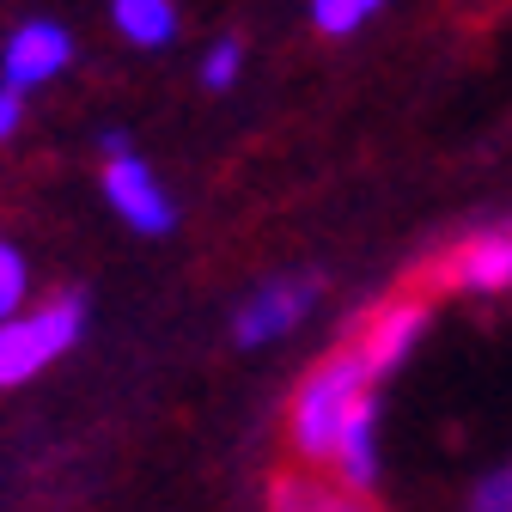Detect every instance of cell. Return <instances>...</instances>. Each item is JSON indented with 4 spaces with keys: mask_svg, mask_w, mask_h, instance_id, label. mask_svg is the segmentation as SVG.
<instances>
[{
    "mask_svg": "<svg viewBox=\"0 0 512 512\" xmlns=\"http://www.w3.org/2000/svg\"><path fill=\"white\" fill-rule=\"evenodd\" d=\"M372 384L378 378H372V366L360 360L354 342L336 348V354H324L305 372V384L293 391V409H287V433H293V452L305 458V470H330L342 433L366 409H378L372 403Z\"/></svg>",
    "mask_w": 512,
    "mask_h": 512,
    "instance_id": "cell-1",
    "label": "cell"
},
{
    "mask_svg": "<svg viewBox=\"0 0 512 512\" xmlns=\"http://www.w3.org/2000/svg\"><path fill=\"white\" fill-rule=\"evenodd\" d=\"M86 305L80 299H49L13 324H0V384H31L49 360H61L80 342Z\"/></svg>",
    "mask_w": 512,
    "mask_h": 512,
    "instance_id": "cell-2",
    "label": "cell"
},
{
    "mask_svg": "<svg viewBox=\"0 0 512 512\" xmlns=\"http://www.w3.org/2000/svg\"><path fill=\"white\" fill-rule=\"evenodd\" d=\"M104 196H110V208L122 214V226H135V232H147V238L171 232V220H177L171 196L159 189V177H153L135 153L104 159Z\"/></svg>",
    "mask_w": 512,
    "mask_h": 512,
    "instance_id": "cell-3",
    "label": "cell"
},
{
    "mask_svg": "<svg viewBox=\"0 0 512 512\" xmlns=\"http://www.w3.org/2000/svg\"><path fill=\"white\" fill-rule=\"evenodd\" d=\"M68 61H74V37L61 31L55 19H31V25H19L7 37V55H0V74H7V80H0V86L31 92V86L55 80Z\"/></svg>",
    "mask_w": 512,
    "mask_h": 512,
    "instance_id": "cell-4",
    "label": "cell"
},
{
    "mask_svg": "<svg viewBox=\"0 0 512 512\" xmlns=\"http://www.w3.org/2000/svg\"><path fill=\"white\" fill-rule=\"evenodd\" d=\"M427 299H391V305H378L372 317H366V330L354 336V348H360V360L372 366V378H384V372H397L409 354H415V342H421V330H427Z\"/></svg>",
    "mask_w": 512,
    "mask_h": 512,
    "instance_id": "cell-5",
    "label": "cell"
},
{
    "mask_svg": "<svg viewBox=\"0 0 512 512\" xmlns=\"http://www.w3.org/2000/svg\"><path fill=\"white\" fill-rule=\"evenodd\" d=\"M317 305V281H269V287H256L244 305H238V342L244 348H263L275 336H287L299 317Z\"/></svg>",
    "mask_w": 512,
    "mask_h": 512,
    "instance_id": "cell-6",
    "label": "cell"
},
{
    "mask_svg": "<svg viewBox=\"0 0 512 512\" xmlns=\"http://www.w3.org/2000/svg\"><path fill=\"white\" fill-rule=\"evenodd\" d=\"M269 512H372L366 494H348L330 470H281L269 482Z\"/></svg>",
    "mask_w": 512,
    "mask_h": 512,
    "instance_id": "cell-7",
    "label": "cell"
},
{
    "mask_svg": "<svg viewBox=\"0 0 512 512\" xmlns=\"http://www.w3.org/2000/svg\"><path fill=\"white\" fill-rule=\"evenodd\" d=\"M452 287H470V293H506L512 287V232H488V238H470L452 263H445Z\"/></svg>",
    "mask_w": 512,
    "mask_h": 512,
    "instance_id": "cell-8",
    "label": "cell"
},
{
    "mask_svg": "<svg viewBox=\"0 0 512 512\" xmlns=\"http://www.w3.org/2000/svg\"><path fill=\"white\" fill-rule=\"evenodd\" d=\"M378 409H366L348 433H342V445H336V458H330V476L348 488V494H366L372 482H378Z\"/></svg>",
    "mask_w": 512,
    "mask_h": 512,
    "instance_id": "cell-9",
    "label": "cell"
},
{
    "mask_svg": "<svg viewBox=\"0 0 512 512\" xmlns=\"http://www.w3.org/2000/svg\"><path fill=\"white\" fill-rule=\"evenodd\" d=\"M110 25L141 43V49H159L177 37V0H110Z\"/></svg>",
    "mask_w": 512,
    "mask_h": 512,
    "instance_id": "cell-10",
    "label": "cell"
},
{
    "mask_svg": "<svg viewBox=\"0 0 512 512\" xmlns=\"http://www.w3.org/2000/svg\"><path fill=\"white\" fill-rule=\"evenodd\" d=\"M378 7H384V0H311V25L324 31V37H348V31H360Z\"/></svg>",
    "mask_w": 512,
    "mask_h": 512,
    "instance_id": "cell-11",
    "label": "cell"
},
{
    "mask_svg": "<svg viewBox=\"0 0 512 512\" xmlns=\"http://www.w3.org/2000/svg\"><path fill=\"white\" fill-rule=\"evenodd\" d=\"M25 305V256L13 244H0V324H13Z\"/></svg>",
    "mask_w": 512,
    "mask_h": 512,
    "instance_id": "cell-12",
    "label": "cell"
},
{
    "mask_svg": "<svg viewBox=\"0 0 512 512\" xmlns=\"http://www.w3.org/2000/svg\"><path fill=\"white\" fill-rule=\"evenodd\" d=\"M238 68H244V43L226 37V43H214L208 61H202V86H208V92H226V86L238 80Z\"/></svg>",
    "mask_w": 512,
    "mask_h": 512,
    "instance_id": "cell-13",
    "label": "cell"
},
{
    "mask_svg": "<svg viewBox=\"0 0 512 512\" xmlns=\"http://www.w3.org/2000/svg\"><path fill=\"white\" fill-rule=\"evenodd\" d=\"M464 512H512V464H500L488 482H476V494H470Z\"/></svg>",
    "mask_w": 512,
    "mask_h": 512,
    "instance_id": "cell-14",
    "label": "cell"
},
{
    "mask_svg": "<svg viewBox=\"0 0 512 512\" xmlns=\"http://www.w3.org/2000/svg\"><path fill=\"white\" fill-rule=\"evenodd\" d=\"M25 122V92L13 86H0V141H13V128Z\"/></svg>",
    "mask_w": 512,
    "mask_h": 512,
    "instance_id": "cell-15",
    "label": "cell"
}]
</instances>
